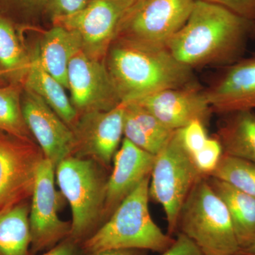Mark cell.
<instances>
[{
    "label": "cell",
    "mask_w": 255,
    "mask_h": 255,
    "mask_svg": "<svg viewBox=\"0 0 255 255\" xmlns=\"http://www.w3.org/2000/svg\"><path fill=\"white\" fill-rule=\"evenodd\" d=\"M253 23L221 5L195 0L187 22L166 47L191 70L223 68L243 58Z\"/></svg>",
    "instance_id": "1"
},
{
    "label": "cell",
    "mask_w": 255,
    "mask_h": 255,
    "mask_svg": "<svg viewBox=\"0 0 255 255\" xmlns=\"http://www.w3.org/2000/svg\"><path fill=\"white\" fill-rule=\"evenodd\" d=\"M105 57L106 67L124 103L196 82L193 70L179 63L166 46L117 38Z\"/></svg>",
    "instance_id": "2"
},
{
    "label": "cell",
    "mask_w": 255,
    "mask_h": 255,
    "mask_svg": "<svg viewBox=\"0 0 255 255\" xmlns=\"http://www.w3.org/2000/svg\"><path fill=\"white\" fill-rule=\"evenodd\" d=\"M150 177H146L119 204L110 219L84 242L88 255L112 249H138L162 253L175 239L165 234L150 214Z\"/></svg>",
    "instance_id": "3"
},
{
    "label": "cell",
    "mask_w": 255,
    "mask_h": 255,
    "mask_svg": "<svg viewBox=\"0 0 255 255\" xmlns=\"http://www.w3.org/2000/svg\"><path fill=\"white\" fill-rule=\"evenodd\" d=\"M107 170L93 159L75 156L55 169V181L71 208L68 238L81 246L105 223Z\"/></svg>",
    "instance_id": "4"
},
{
    "label": "cell",
    "mask_w": 255,
    "mask_h": 255,
    "mask_svg": "<svg viewBox=\"0 0 255 255\" xmlns=\"http://www.w3.org/2000/svg\"><path fill=\"white\" fill-rule=\"evenodd\" d=\"M177 233L194 242L204 255H236L240 249L227 207L208 177L196 183L184 201Z\"/></svg>",
    "instance_id": "5"
},
{
    "label": "cell",
    "mask_w": 255,
    "mask_h": 255,
    "mask_svg": "<svg viewBox=\"0 0 255 255\" xmlns=\"http://www.w3.org/2000/svg\"><path fill=\"white\" fill-rule=\"evenodd\" d=\"M202 175L183 147L177 130L155 155L150 174L149 196L162 206L167 222V234L177 233L179 211Z\"/></svg>",
    "instance_id": "6"
},
{
    "label": "cell",
    "mask_w": 255,
    "mask_h": 255,
    "mask_svg": "<svg viewBox=\"0 0 255 255\" xmlns=\"http://www.w3.org/2000/svg\"><path fill=\"white\" fill-rule=\"evenodd\" d=\"M44 158L34 140L0 130V215L31 200L37 172Z\"/></svg>",
    "instance_id": "7"
},
{
    "label": "cell",
    "mask_w": 255,
    "mask_h": 255,
    "mask_svg": "<svg viewBox=\"0 0 255 255\" xmlns=\"http://www.w3.org/2000/svg\"><path fill=\"white\" fill-rule=\"evenodd\" d=\"M140 0H90L76 14L55 21L76 31L81 38L82 50L102 60L118 36L122 23Z\"/></svg>",
    "instance_id": "8"
},
{
    "label": "cell",
    "mask_w": 255,
    "mask_h": 255,
    "mask_svg": "<svg viewBox=\"0 0 255 255\" xmlns=\"http://www.w3.org/2000/svg\"><path fill=\"white\" fill-rule=\"evenodd\" d=\"M195 0H140L127 15L117 38L166 46L185 24Z\"/></svg>",
    "instance_id": "9"
},
{
    "label": "cell",
    "mask_w": 255,
    "mask_h": 255,
    "mask_svg": "<svg viewBox=\"0 0 255 255\" xmlns=\"http://www.w3.org/2000/svg\"><path fill=\"white\" fill-rule=\"evenodd\" d=\"M55 168L43 159L36 174L28 216L31 255L49 251L70 236L71 221L58 215V195L55 187Z\"/></svg>",
    "instance_id": "10"
},
{
    "label": "cell",
    "mask_w": 255,
    "mask_h": 255,
    "mask_svg": "<svg viewBox=\"0 0 255 255\" xmlns=\"http://www.w3.org/2000/svg\"><path fill=\"white\" fill-rule=\"evenodd\" d=\"M124 107L122 102L111 110L79 115L71 128L75 139L72 156L93 159L108 170L122 142Z\"/></svg>",
    "instance_id": "11"
},
{
    "label": "cell",
    "mask_w": 255,
    "mask_h": 255,
    "mask_svg": "<svg viewBox=\"0 0 255 255\" xmlns=\"http://www.w3.org/2000/svg\"><path fill=\"white\" fill-rule=\"evenodd\" d=\"M68 83L70 101L78 116L106 112L122 103L105 62L89 56L82 50L70 60Z\"/></svg>",
    "instance_id": "12"
},
{
    "label": "cell",
    "mask_w": 255,
    "mask_h": 255,
    "mask_svg": "<svg viewBox=\"0 0 255 255\" xmlns=\"http://www.w3.org/2000/svg\"><path fill=\"white\" fill-rule=\"evenodd\" d=\"M21 99L23 118L45 158L56 169L73 155L75 139L71 128L36 94L25 90Z\"/></svg>",
    "instance_id": "13"
},
{
    "label": "cell",
    "mask_w": 255,
    "mask_h": 255,
    "mask_svg": "<svg viewBox=\"0 0 255 255\" xmlns=\"http://www.w3.org/2000/svg\"><path fill=\"white\" fill-rule=\"evenodd\" d=\"M133 102L172 130H179L194 121L208 125L213 113L204 89L196 82L156 92Z\"/></svg>",
    "instance_id": "14"
},
{
    "label": "cell",
    "mask_w": 255,
    "mask_h": 255,
    "mask_svg": "<svg viewBox=\"0 0 255 255\" xmlns=\"http://www.w3.org/2000/svg\"><path fill=\"white\" fill-rule=\"evenodd\" d=\"M204 91L213 113L226 115L255 109V54L223 67Z\"/></svg>",
    "instance_id": "15"
},
{
    "label": "cell",
    "mask_w": 255,
    "mask_h": 255,
    "mask_svg": "<svg viewBox=\"0 0 255 255\" xmlns=\"http://www.w3.org/2000/svg\"><path fill=\"white\" fill-rule=\"evenodd\" d=\"M155 159V155L142 150L124 137L114 155L112 174L107 181L105 223L124 199L143 179L150 177Z\"/></svg>",
    "instance_id": "16"
},
{
    "label": "cell",
    "mask_w": 255,
    "mask_h": 255,
    "mask_svg": "<svg viewBox=\"0 0 255 255\" xmlns=\"http://www.w3.org/2000/svg\"><path fill=\"white\" fill-rule=\"evenodd\" d=\"M81 50V38L76 31L55 24L43 34L34 54L42 68L68 89L69 64Z\"/></svg>",
    "instance_id": "17"
},
{
    "label": "cell",
    "mask_w": 255,
    "mask_h": 255,
    "mask_svg": "<svg viewBox=\"0 0 255 255\" xmlns=\"http://www.w3.org/2000/svg\"><path fill=\"white\" fill-rule=\"evenodd\" d=\"M125 104L124 135L129 141L152 155H157L175 130H169L141 106Z\"/></svg>",
    "instance_id": "18"
},
{
    "label": "cell",
    "mask_w": 255,
    "mask_h": 255,
    "mask_svg": "<svg viewBox=\"0 0 255 255\" xmlns=\"http://www.w3.org/2000/svg\"><path fill=\"white\" fill-rule=\"evenodd\" d=\"M208 180L227 207L240 248L249 246L255 241V197L216 178Z\"/></svg>",
    "instance_id": "19"
},
{
    "label": "cell",
    "mask_w": 255,
    "mask_h": 255,
    "mask_svg": "<svg viewBox=\"0 0 255 255\" xmlns=\"http://www.w3.org/2000/svg\"><path fill=\"white\" fill-rule=\"evenodd\" d=\"M216 136L223 154L255 162V113L253 110L226 114Z\"/></svg>",
    "instance_id": "20"
},
{
    "label": "cell",
    "mask_w": 255,
    "mask_h": 255,
    "mask_svg": "<svg viewBox=\"0 0 255 255\" xmlns=\"http://www.w3.org/2000/svg\"><path fill=\"white\" fill-rule=\"evenodd\" d=\"M24 85L26 90L41 97L69 127H73L78 114L65 93V87L42 68L34 53L24 78Z\"/></svg>",
    "instance_id": "21"
},
{
    "label": "cell",
    "mask_w": 255,
    "mask_h": 255,
    "mask_svg": "<svg viewBox=\"0 0 255 255\" xmlns=\"http://www.w3.org/2000/svg\"><path fill=\"white\" fill-rule=\"evenodd\" d=\"M29 201L0 215V255H31Z\"/></svg>",
    "instance_id": "22"
},
{
    "label": "cell",
    "mask_w": 255,
    "mask_h": 255,
    "mask_svg": "<svg viewBox=\"0 0 255 255\" xmlns=\"http://www.w3.org/2000/svg\"><path fill=\"white\" fill-rule=\"evenodd\" d=\"M30 63L12 25L0 16V73L16 80L25 78Z\"/></svg>",
    "instance_id": "23"
},
{
    "label": "cell",
    "mask_w": 255,
    "mask_h": 255,
    "mask_svg": "<svg viewBox=\"0 0 255 255\" xmlns=\"http://www.w3.org/2000/svg\"><path fill=\"white\" fill-rule=\"evenodd\" d=\"M0 130L19 138L34 140L23 118L17 85L0 88Z\"/></svg>",
    "instance_id": "24"
},
{
    "label": "cell",
    "mask_w": 255,
    "mask_h": 255,
    "mask_svg": "<svg viewBox=\"0 0 255 255\" xmlns=\"http://www.w3.org/2000/svg\"><path fill=\"white\" fill-rule=\"evenodd\" d=\"M255 197V162L223 154L219 164L209 176Z\"/></svg>",
    "instance_id": "25"
},
{
    "label": "cell",
    "mask_w": 255,
    "mask_h": 255,
    "mask_svg": "<svg viewBox=\"0 0 255 255\" xmlns=\"http://www.w3.org/2000/svg\"><path fill=\"white\" fill-rule=\"evenodd\" d=\"M223 154L222 145L216 136L209 137L199 152L191 157L202 175L209 177L216 169Z\"/></svg>",
    "instance_id": "26"
},
{
    "label": "cell",
    "mask_w": 255,
    "mask_h": 255,
    "mask_svg": "<svg viewBox=\"0 0 255 255\" xmlns=\"http://www.w3.org/2000/svg\"><path fill=\"white\" fill-rule=\"evenodd\" d=\"M206 126L200 121H194L177 130L180 141L188 153L192 157L202 148L209 135Z\"/></svg>",
    "instance_id": "27"
},
{
    "label": "cell",
    "mask_w": 255,
    "mask_h": 255,
    "mask_svg": "<svg viewBox=\"0 0 255 255\" xmlns=\"http://www.w3.org/2000/svg\"><path fill=\"white\" fill-rule=\"evenodd\" d=\"M0 6L26 18L33 17L48 10V0H0Z\"/></svg>",
    "instance_id": "28"
},
{
    "label": "cell",
    "mask_w": 255,
    "mask_h": 255,
    "mask_svg": "<svg viewBox=\"0 0 255 255\" xmlns=\"http://www.w3.org/2000/svg\"><path fill=\"white\" fill-rule=\"evenodd\" d=\"M90 0H48V10L53 21L76 14L88 4Z\"/></svg>",
    "instance_id": "29"
},
{
    "label": "cell",
    "mask_w": 255,
    "mask_h": 255,
    "mask_svg": "<svg viewBox=\"0 0 255 255\" xmlns=\"http://www.w3.org/2000/svg\"><path fill=\"white\" fill-rule=\"evenodd\" d=\"M221 5L250 21H255V0H207Z\"/></svg>",
    "instance_id": "30"
},
{
    "label": "cell",
    "mask_w": 255,
    "mask_h": 255,
    "mask_svg": "<svg viewBox=\"0 0 255 255\" xmlns=\"http://www.w3.org/2000/svg\"><path fill=\"white\" fill-rule=\"evenodd\" d=\"M160 255H204L199 247L189 238L181 233H177V237L167 251Z\"/></svg>",
    "instance_id": "31"
},
{
    "label": "cell",
    "mask_w": 255,
    "mask_h": 255,
    "mask_svg": "<svg viewBox=\"0 0 255 255\" xmlns=\"http://www.w3.org/2000/svg\"><path fill=\"white\" fill-rule=\"evenodd\" d=\"M42 255H88L82 249L81 245L75 243L70 238L60 242L54 248L46 251Z\"/></svg>",
    "instance_id": "32"
},
{
    "label": "cell",
    "mask_w": 255,
    "mask_h": 255,
    "mask_svg": "<svg viewBox=\"0 0 255 255\" xmlns=\"http://www.w3.org/2000/svg\"><path fill=\"white\" fill-rule=\"evenodd\" d=\"M93 255H147V251L138 249H112L99 252Z\"/></svg>",
    "instance_id": "33"
},
{
    "label": "cell",
    "mask_w": 255,
    "mask_h": 255,
    "mask_svg": "<svg viewBox=\"0 0 255 255\" xmlns=\"http://www.w3.org/2000/svg\"><path fill=\"white\" fill-rule=\"evenodd\" d=\"M236 255H255V241L249 246L240 248Z\"/></svg>",
    "instance_id": "34"
},
{
    "label": "cell",
    "mask_w": 255,
    "mask_h": 255,
    "mask_svg": "<svg viewBox=\"0 0 255 255\" xmlns=\"http://www.w3.org/2000/svg\"><path fill=\"white\" fill-rule=\"evenodd\" d=\"M251 37H253L255 39V21L253 23V27H252Z\"/></svg>",
    "instance_id": "35"
}]
</instances>
